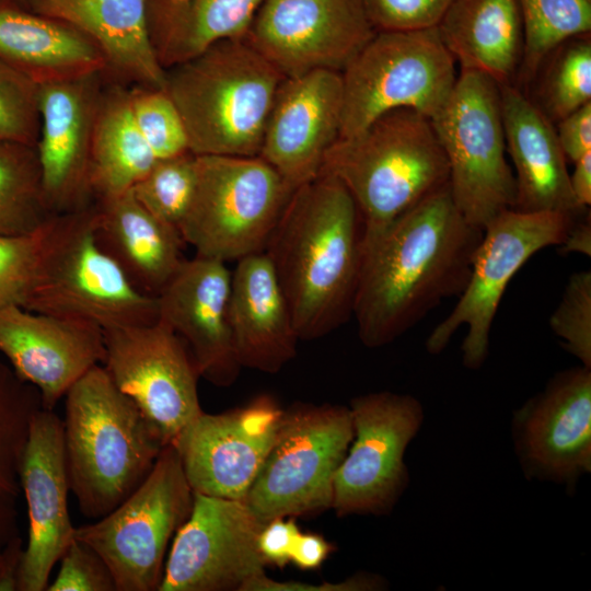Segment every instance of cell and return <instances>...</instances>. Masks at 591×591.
I'll return each mask as SVG.
<instances>
[{"label":"cell","instance_id":"obj_1","mask_svg":"<svg viewBox=\"0 0 591 591\" xmlns=\"http://www.w3.org/2000/svg\"><path fill=\"white\" fill-rule=\"evenodd\" d=\"M482 236L447 184L364 245L352 305L360 341L386 346L443 299L460 296Z\"/></svg>","mask_w":591,"mask_h":591},{"label":"cell","instance_id":"obj_2","mask_svg":"<svg viewBox=\"0 0 591 591\" xmlns=\"http://www.w3.org/2000/svg\"><path fill=\"white\" fill-rule=\"evenodd\" d=\"M363 225L347 188L320 174L291 195L264 252L299 340L326 336L352 315Z\"/></svg>","mask_w":591,"mask_h":591},{"label":"cell","instance_id":"obj_3","mask_svg":"<svg viewBox=\"0 0 591 591\" xmlns=\"http://www.w3.org/2000/svg\"><path fill=\"white\" fill-rule=\"evenodd\" d=\"M63 452L80 512L97 520L150 474L167 444L102 364L65 395Z\"/></svg>","mask_w":591,"mask_h":591},{"label":"cell","instance_id":"obj_4","mask_svg":"<svg viewBox=\"0 0 591 591\" xmlns=\"http://www.w3.org/2000/svg\"><path fill=\"white\" fill-rule=\"evenodd\" d=\"M320 174L337 178L354 198L363 246L449 184L448 161L431 119L410 108L389 111L356 136L339 138Z\"/></svg>","mask_w":591,"mask_h":591},{"label":"cell","instance_id":"obj_5","mask_svg":"<svg viewBox=\"0 0 591 591\" xmlns=\"http://www.w3.org/2000/svg\"><path fill=\"white\" fill-rule=\"evenodd\" d=\"M285 77L244 38L223 39L166 70L195 155L256 157Z\"/></svg>","mask_w":591,"mask_h":591},{"label":"cell","instance_id":"obj_6","mask_svg":"<svg viewBox=\"0 0 591 591\" xmlns=\"http://www.w3.org/2000/svg\"><path fill=\"white\" fill-rule=\"evenodd\" d=\"M94 205L55 216L36 281L24 309L102 329L158 321L157 297L134 287L94 235Z\"/></svg>","mask_w":591,"mask_h":591},{"label":"cell","instance_id":"obj_7","mask_svg":"<svg viewBox=\"0 0 591 591\" xmlns=\"http://www.w3.org/2000/svg\"><path fill=\"white\" fill-rule=\"evenodd\" d=\"M196 167L184 243L225 264L263 252L294 189L258 155H196Z\"/></svg>","mask_w":591,"mask_h":591},{"label":"cell","instance_id":"obj_8","mask_svg":"<svg viewBox=\"0 0 591 591\" xmlns=\"http://www.w3.org/2000/svg\"><path fill=\"white\" fill-rule=\"evenodd\" d=\"M431 121L448 161L452 199L470 224L484 230L515 201L498 83L482 72L461 70Z\"/></svg>","mask_w":591,"mask_h":591},{"label":"cell","instance_id":"obj_9","mask_svg":"<svg viewBox=\"0 0 591 591\" xmlns=\"http://www.w3.org/2000/svg\"><path fill=\"white\" fill-rule=\"evenodd\" d=\"M341 76L340 138L356 136L395 108H410L431 119L457 80L455 60L436 26L376 31Z\"/></svg>","mask_w":591,"mask_h":591},{"label":"cell","instance_id":"obj_10","mask_svg":"<svg viewBox=\"0 0 591 591\" xmlns=\"http://www.w3.org/2000/svg\"><path fill=\"white\" fill-rule=\"evenodd\" d=\"M194 491L179 456L167 444L147 478L95 522L76 526L74 536L104 559L116 591H158L167 546L189 517Z\"/></svg>","mask_w":591,"mask_h":591},{"label":"cell","instance_id":"obj_11","mask_svg":"<svg viewBox=\"0 0 591 591\" xmlns=\"http://www.w3.org/2000/svg\"><path fill=\"white\" fill-rule=\"evenodd\" d=\"M354 438L348 406L294 403L244 499L264 523L332 508L333 483Z\"/></svg>","mask_w":591,"mask_h":591},{"label":"cell","instance_id":"obj_12","mask_svg":"<svg viewBox=\"0 0 591 591\" xmlns=\"http://www.w3.org/2000/svg\"><path fill=\"white\" fill-rule=\"evenodd\" d=\"M573 220L560 212L513 208L496 216L483 230L468 280L455 306L429 334L426 350L441 354L454 334L466 326L462 363L470 370L480 369L488 357L493 322L509 281L538 251L560 245Z\"/></svg>","mask_w":591,"mask_h":591},{"label":"cell","instance_id":"obj_13","mask_svg":"<svg viewBox=\"0 0 591 591\" xmlns=\"http://www.w3.org/2000/svg\"><path fill=\"white\" fill-rule=\"evenodd\" d=\"M354 438L333 483L332 508L338 518L386 517L410 484L405 454L425 421L414 395L379 391L349 403Z\"/></svg>","mask_w":591,"mask_h":591},{"label":"cell","instance_id":"obj_14","mask_svg":"<svg viewBox=\"0 0 591 591\" xmlns=\"http://www.w3.org/2000/svg\"><path fill=\"white\" fill-rule=\"evenodd\" d=\"M102 366L155 427L165 444L204 413L200 378L183 340L164 323L103 329Z\"/></svg>","mask_w":591,"mask_h":591},{"label":"cell","instance_id":"obj_15","mask_svg":"<svg viewBox=\"0 0 591 591\" xmlns=\"http://www.w3.org/2000/svg\"><path fill=\"white\" fill-rule=\"evenodd\" d=\"M510 433L524 478L572 496L591 473V368L555 373L512 412Z\"/></svg>","mask_w":591,"mask_h":591},{"label":"cell","instance_id":"obj_16","mask_svg":"<svg viewBox=\"0 0 591 591\" xmlns=\"http://www.w3.org/2000/svg\"><path fill=\"white\" fill-rule=\"evenodd\" d=\"M375 33L363 0H263L244 39L292 78L341 73Z\"/></svg>","mask_w":591,"mask_h":591},{"label":"cell","instance_id":"obj_17","mask_svg":"<svg viewBox=\"0 0 591 591\" xmlns=\"http://www.w3.org/2000/svg\"><path fill=\"white\" fill-rule=\"evenodd\" d=\"M264 524L245 500L194 493L158 591H242L265 572L257 545Z\"/></svg>","mask_w":591,"mask_h":591},{"label":"cell","instance_id":"obj_18","mask_svg":"<svg viewBox=\"0 0 591 591\" xmlns=\"http://www.w3.org/2000/svg\"><path fill=\"white\" fill-rule=\"evenodd\" d=\"M283 414L268 394L220 414L199 415L172 443L195 494L244 500Z\"/></svg>","mask_w":591,"mask_h":591},{"label":"cell","instance_id":"obj_19","mask_svg":"<svg viewBox=\"0 0 591 591\" xmlns=\"http://www.w3.org/2000/svg\"><path fill=\"white\" fill-rule=\"evenodd\" d=\"M28 532L19 591H44L50 572L74 538L68 509L70 491L63 452L62 419L54 409L32 418L20 470Z\"/></svg>","mask_w":591,"mask_h":591},{"label":"cell","instance_id":"obj_20","mask_svg":"<svg viewBox=\"0 0 591 591\" xmlns=\"http://www.w3.org/2000/svg\"><path fill=\"white\" fill-rule=\"evenodd\" d=\"M340 72L316 70L285 78L274 99L258 157L293 189L320 175L328 149L340 138Z\"/></svg>","mask_w":591,"mask_h":591},{"label":"cell","instance_id":"obj_21","mask_svg":"<svg viewBox=\"0 0 591 591\" xmlns=\"http://www.w3.org/2000/svg\"><path fill=\"white\" fill-rule=\"evenodd\" d=\"M96 76L38 84L40 124L36 152L45 204L53 216L92 206L90 152L101 94Z\"/></svg>","mask_w":591,"mask_h":591},{"label":"cell","instance_id":"obj_22","mask_svg":"<svg viewBox=\"0 0 591 591\" xmlns=\"http://www.w3.org/2000/svg\"><path fill=\"white\" fill-rule=\"evenodd\" d=\"M0 354L53 410L69 389L104 361L103 329L79 320L8 306L0 310Z\"/></svg>","mask_w":591,"mask_h":591},{"label":"cell","instance_id":"obj_23","mask_svg":"<svg viewBox=\"0 0 591 591\" xmlns=\"http://www.w3.org/2000/svg\"><path fill=\"white\" fill-rule=\"evenodd\" d=\"M230 286L225 263L195 255L157 296L158 321L183 340L199 376L217 386L234 383L242 368L229 322Z\"/></svg>","mask_w":591,"mask_h":591},{"label":"cell","instance_id":"obj_24","mask_svg":"<svg viewBox=\"0 0 591 591\" xmlns=\"http://www.w3.org/2000/svg\"><path fill=\"white\" fill-rule=\"evenodd\" d=\"M499 90L506 150L514 167L513 209L581 217L587 209L572 196L567 159L553 123L520 88L501 84Z\"/></svg>","mask_w":591,"mask_h":591},{"label":"cell","instance_id":"obj_25","mask_svg":"<svg viewBox=\"0 0 591 591\" xmlns=\"http://www.w3.org/2000/svg\"><path fill=\"white\" fill-rule=\"evenodd\" d=\"M229 322L242 368L277 373L296 357L299 337L264 251L236 260L231 271Z\"/></svg>","mask_w":591,"mask_h":591},{"label":"cell","instance_id":"obj_26","mask_svg":"<svg viewBox=\"0 0 591 591\" xmlns=\"http://www.w3.org/2000/svg\"><path fill=\"white\" fill-rule=\"evenodd\" d=\"M22 5L83 33L117 76L140 86L165 88L166 70L149 35L147 0H25Z\"/></svg>","mask_w":591,"mask_h":591},{"label":"cell","instance_id":"obj_27","mask_svg":"<svg viewBox=\"0 0 591 591\" xmlns=\"http://www.w3.org/2000/svg\"><path fill=\"white\" fill-rule=\"evenodd\" d=\"M94 235L136 289L157 297L185 257L179 232L150 213L131 189L94 204Z\"/></svg>","mask_w":591,"mask_h":591},{"label":"cell","instance_id":"obj_28","mask_svg":"<svg viewBox=\"0 0 591 591\" xmlns=\"http://www.w3.org/2000/svg\"><path fill=\"white\" fill-rule=\"evenodd\" d=\"M0 61L40 84L95 76L103 55L83 33L22 4L0 1Z\"/></svg>","mask_w":591,"mask_h":591},{"label":"cell","instance_id":"obj_29","mask_svg":"<svg viewBox=\"0 0 591 591\" xmlns=\"http://www.w3.org/2000/svg\"><path fill=\"white\" fill-rule=\"evenodd\" d=\"M436 28L461 70L482 72L498 85L513 84L524 44L518 0H455Z\"/></svg>","mask_w":591,"mask_h":591},{"label":"cell","instance_id":"obj_30","mask_svg":"<svg viewBox=\"0 0 591 591\" xmlns=\"http://www.w3.org/2000/svg\"><path fill=\"white\" fill-rule=\"evenodd\" d=\"M263 0H147L154 53L167 70L223 39L245 38Z\"/></svg>","mask_w":591,"mask_h":591},{"label":"cell","instance_id":"obj_31","mask_svg":"<svg viewBox=\"0 0 591 591\" xmlns=\"http://www.w3.org/2000/svg\"><path fill=\"white\" fill-rule=\"evenodd\" d=\"M157 161L136 125L129 91L116 88L100 94L90 152L93 198L99 200L131 189Z\"/></svg>","mask_w":591,"mask_h":591},{"label":"cell","instance_id":"obj_32","mask_svg":"<svg viewBox=\"0 0 591 591\" xmlns=\"http://www.w3.org/2000/svg\"><path fill=\"white\" fill-rule=\"evenodd\" d=\"M38 391L0 360V551L19 533L20 470Z\"/></svg>","mask_w":591,"mask_h":591},{"label":"cell","instance_id":"obj_33","mask_svg":"<svg viewBox=\"0 0 591 591\" xmlns=\"http://www.w3.org/2000/svg\"><path fill=\"white\" fill-rule=\"evenodd\" d=\"M51 217L36 147L0 140V234L35 231Z\"/></svg>","mask_w":591,"mask_h":591},{"label":"cell","instance_id":"obj_34","mask_svg":"<svg viewBox=\"0 0 591 591\" xmlns=\"http://www.w3.org/2000/svg\"><path fill=\"white\" fill-rule=\"evenodd\" d=\"M523 20V55L515 86L529 85L561 43L591 33V0H518Z\"/></svg>","mask_w":591,"mask_h":591},{"label":"cell","instance_id":"obj_35","mask_svg":"<svg viewBox=\"0 0 591 591\" xmlns=\"http://www.w3.org/2000/svg\"><path fill=\"white\" fill-rule=\"evenodd\" d=\"M541 66L546 67L532 102L552 123L591 102V33L565 40Z\"/></svg>","mask_w":591,"mask_h":591},{"label":"cell","instance_id":"obj_36","mask_svg":"<svg viewBox=\"0 0 591 591\" xmlns=\"http://www.w3.org/2000/svg\"><path fill=\"white\" fill-rule=\"evenodd\" d=\"M196 182V155L186 152L158 159L131 190L150 213L178 231L193 201Z\"/></svg>","mask_w":591,"mask_h":591},{"label":"cell","instance_id":"obj_37","mask_svg":"<svg viewBox=\"0 0 591 591\" xmlns=\"http://www.w3.org/2000/svg\"><path fill=\"white\" fill-rule=\"evenodd\" d=\"M54 218L28 233L0 234V310L23 308L36 281Z\"/></svg>","mask_w":591,"mask_h":591},{"label":"cell","instance_id":"obj_38","mask_svg":"<svg viewBox=\"0 0 591 591\" xmlns=\"http://www.w3.org/2000/svg\"><path fill=\"white\" fill-rule=\"evenodd\" d=\"M129 100L136 125L158 159L190 152L184 121L165 89L138 86Z\"/></svg>","mask_w":591,"mask_h":591},{"label":"cell","instance_id":"obj_39","mask_svg":"<svg viewBox=\"0 0 591 591\" xmlns=\"http://www.w3.org/2000/svg\"><path fill=\"white\" fill-rule=\"evenodd\" d=\"M549 327L563 348L591 368V271L573 273L549 317Z\"/></svg>","mask_w":591,"mask_h":591},{"label":"cell","instance_id":"obj_40","mask_svg":"<svg viewBox=\"0 0 591 591\" xmlns=\"http://www.w3.org/2000/svg\"><path fill=\"white\" fill-rule=\"evenodd\" d=\"M38 84L0 61V140L36 147Z\"/></svg>","mask_w":591,"mask_h":591},{"label":"cell","instance_id":"obj_41","mask_svg":"<svg viewBox=\"0 0 591 591\" xmlns=\"http://www.w3.org/2000/svg\"><path fill=\"white\" fill-rule=\"evenodd\" d=\"M59 571L47 591H116L104 559L89 544L72 540L59 559Z\"/></svg>","mask_w":591,"mask_h":591},{"label":"cell","instance_id":"obj_42","mask_svg":"<svg viewBox=\"0 0 591 591\" xmlns=\"http://www.w3.org/2000/svg\"><path fill=\"white\" fill-rule=\"evenodd\" d=\"M455 0H363L376 31L434 27Z\"/></svg>","mask_w":591,"mask_h":591},{"label":"cell","instance_id":"obj_43","mask_svg":"<svg viewBox=\"0 0 591 591\" xmlns=\"http://www.w3.org/2000/svg\"><path fill=\"white\" fill-rule=\"evenodd\" d=\"M387 589L389 582L384 577L367 571H358L341 581L322 583L277 581L263 572L246 582L242 591H381Z\"/></svg>","mask_w":591,"mask_h":591},{"label":"cell","instance_id":"obj_44","mask_svg":"<svg viewBox=\"0 0 591 591\" xmlns=\"http://www.w3.org/2000/svg\"><path fill=\"white\" fill-rule=\"evenodd\" d=\"M300 529L292 517L275 518L267 521L258 535L257 545L265 563L283 568L290 563V555Z\"/></svg>","mask_w":591,"mask_h":591},{"label":"cell","instance_id":"obj_45","mask_svg":"<svg viewBox=\"0 0 591 591\" xmlns=\"http://www.w3.org/2000/svg\"><path fill=\"white\" fill-rule=\"evenodd\" d=\"M557 124V138L567 161L575 163L591 151V102L568 114Z\"/></svg>","mask_w":591,"mask_h":591},{"label":"cell","instance_id":"obj_46","mask_svg":"<svg viewBox=\"0 0 591 591\" xmlns=\"http://www.w3.org/2000/svg\"><path fill=\"white\" fill-rule=\"evenodd\" d=\"M333 551V545L322 535L300 532L290 555V563L301 570H315Z\"/></svg>","mask_w":591,"mask_h":591},{"label":"cell","instance_id":"obj_47","mask_svg":"<svg viewBox=\"0 0 591 591\" xmlns=\"http://www.w3.org/2000/svg\"><path fill=\"white\" fill-rule=\"evenodd\" d=\"M23 552L21 535L12 538L0 551V591H19Z\"/></svg>","mask_w":591,"mask_h":591},{"label":"cell","instance_id":"obj_48","mask_svg":"<svg viewBox=\"0 0 591 591\" xmlns=\"http://www.w3.org/2000/svg\"><path fill=\"white\" fill-rule=\"evenodd\" d=\"M573 165L572 173H569L570 189L578 206L587 209L591 205V151L579 158Z\"/></svg>","mask_w":591,"mask_h":591},{"label":"cell","instance_id":"obj_49","mask_svg":"<svg viewBox=\"0 0 591 591\" xmlns=\"http://www.w3.org/2000/svg\"><path fill=\"white\" fill-rule=\"evenodd\" d=\"M580 218V217H579ZM575 219L565 240L559 245L561 252L591 255V222L590 215L583 219Z\"/></svg>","mask_w":591,"mask_h":591},{"label":"cell","instance_id":"obj_50","mask_svg":"<svg viewBox=\"0 0 591 591\" xmlns=\"http://www.w3.org/2000/svg\"><path fill=\"white\" fill-rule=\"evenodd\" d=\"M0 1L13 2V3L23 4L25 0H0Z\"/></svg>","mask_w":591,"mask_h":591},{"label":"cell","instance_id":"obj_51","mask_svg":"<svg viewBox=\"0 0 591 591\" xmlns=\"http://www.w3.org/2000/svg\"><path fill=\"white\" fill-rule=\"evenodd\" d=\"M0 557H1V555H0Z\"/></svg>","mask_w":591,"mask_h":591}]
</instances>
